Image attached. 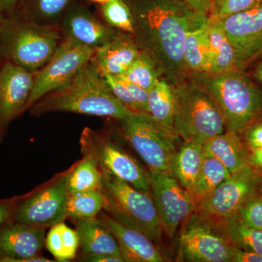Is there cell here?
Here are the masks:
<instances>
[{
    "label": "cell",
    "instance_id": "1",
    "mask_svg": "<svg viewBox=\"0 0 262 262\" xmlns=\"http://www.w3.org/2000/svg\"><path fill=\"white\" fill-rule=\"evenodd\" d=\"M134 20V40L154 62L160 77L173 86L188 74L183 50L187 33L206 23L208 15L183 0H125Z\"/></svg>",
    "mask_w": 262,
    "mask_h": 262
},
{
    "label": "cell",
    "instance_id": "2",
    "mask_svg": "<svg viewBox=\"0 0 262 262\" xmlns=\"http://www.w3.org/2000/svg\"><path fill=\"white\" fill-rule=\"evenodd\" d=\"M32 116L66 113L123 120L132 112L113 94L91 61L64 85L41 98L29 110Z\"/></svg>",
    "mask_w": 262,
    "mask_h": 262
},
{
    "label": "cell",
    "instance_id": "3",
    "mask_svg": "<svg viewBox=\"0 0 262 262\" xmlns=\"http://www.w3.org/2000/svg\"><path fill=\"white\" fill-rule=\"evenodd\" d=\"M211 96L225 122L226 130L243 134L262 118V90L244 70L226 73H194L187 77Z\"/></svg>",
    "mask_w": 262,
    "mask_h": 262
},
{
    "label": "cell",
    "instance_id": "4",
    "mask_svg": "<svg viewBox=\"0 0 262 262\" xmlns=\"http://www.w3.org/2000/svg\"><path fill=\"white\" fill-rule=\"evenodd\" d=\"M63 39L58 24H39L18 14L4 17L0 26L3 60L31 72L46 64Z\"/></svg>",
    "mask_w": 262,
    "mask_h": 262
},
{
    "label": "cell",
    "instance_id": "5",
    "mask_svg": "<svg viewBox=\"0 0 262 262\" xmlns=\"http://www.w3.org/2000/svg\"><path fill=\"white\" fill-rule=\"evenodd\" d=\"M175 130L184 141L204 145L225 132V122L211 96L194 81L185 80L173 86Z\"/></svg>",
    "mask_w": 262,
    "mask_h": 262
},
{
    "label": "cell",
    "instance_id": "6",
    "mask_svg": "<svg viewBox=\"0 0 262 262\" xmlns=\"http://www.w3.org/2000/svg\"><path fill=\"white\" fill-rule=\"evenodd\" d=\"M101 173L103 211L117 222L142 232L155 244L161 242L163 231L151 194L112 174Z\"/></svg>",
    "mask_w": 262,
    "mask_h": 262
},
{
    "label": "cell",
    "instance_id": "7",
    "mask_svg": "<svg viewBox=\"0 0 262 262\" xmlns=\"http://www.w3.org/2000/svg\"><path fill=\"white\" fill-rule=\"evenodd\" d=\"M79 144L82 156L92 158L101 172L112 174L138 190L151 194L146 168L108 133L85 127Z\"/></svg>",
    "mask_w": 262,
    "mask_h": 262
},
{
    "label": "cell",
    "instance_id": "8",
    "mask_svg": "<svg viewBox=\"0 0 262 262\" xmlns=\"http://www.w3.org/2000/svg\"><path fill=\"white\" fill-rule=\"evenodd\" d=\"M122 136L147 168L170 171L180 137L159 125L146 113H133L120 120Z\"/></svg>",
    "mask_w": 262,
    "mask_h": 262
},
{
    "label": "cell",
    "instance_id": "9",
    "mask_svg": "<svg viewBox=\"0 0 262 262\" xmlns=\"http://www.w3.org/2000/svg\"><path fill=\"white\" fill-rule=\"evenodd\" d=\"M70 170L71 167L21 195L13 220L46 229L65 222Z\"/></svg>",
    "mask_w": 262,
    "mask_h": 262
},
{
    "label": "cell",
    "instance_id": "10",
    "mask_svg": "<svg viewBox=\"0 0 262 262\" xmlns=\"http://www.w3.org/2000/svg\"><path fill=\"white\" fill-rule=\"evenodd\" d=\"M179 256L189 262H232L235 246L220 226L193 213L179 237Z\"/></svg>",
    "mask_w": 262,
    "mask_h": 262
},
{
    "label": "cell",
    "instance_id": "11",
    "mask_svg": "<svg viewBox=\"0 0 262 262\" xmlns=\"http://www.w3.org/2000/svg\"><path fill=\"white\" fill-rule=\"evenodd\" d=\"M261 171V169L248 164L244 168L231 174L198 205L196 213L216 224L237 214L243 205L259 192Z\"/></svg>",
    "mask_w": 262,
    "mask_h": 262
},
{
    "label": "cell",
    "instance_id": "12",
    "mask_svg": "<svg viewBox=\"0 0 262 262\" xmlns=\"http://www.w3.org/2000/svg\"><path fill=\"white\" fill-rule=\"evenodd\" d=\"M94 49L63 39L53 56L42 67L34 72L32 92L24 112L41 98L59 89L73 78L91 61Z\"/></svg>",
    "mask_w": 262,
    "mask_h": 262
},
{
    "label": "cell",
    "instance_id": "13",
    "mask_svg": "<svg viewBox=\"0 0 262 262\" xmlns=\"http://www.w3.org/2000/svg\"><path fill=\"white\" fill-rule=\"evenodd\" d=\"M146 170L162 229L168 237L173 238L183 221L196 211L195 200L170 172L149 168Z\"/></svg>",
    "mask_w": 262,
    "mask_h": 262
},
{
    "label": "cell",
    "instance_id": "14",
    "mask_svg": "<svg viewBox=\"0 0 262 262\" xmlns=\"http://www.w3.org/2000/svg\"><path fill=\"white\" fill-rule=\"evenodd\" d=\"M34 72L4 61L0 68V144L3 143L10 125L25 113L32 92Z\"/></svg>",
    "mask_w": 262,
    "mask_h": 262
},
{
    "label": "cell",
    "instance_id": "15",
    "mask_svg": "<svg viewBox=\"0 0 262 262\" xmlns=\"http://www.w3.org/2000/svg\"><path fill=\"white\" fill-rule=\"evenodd\" d=\"M233 46L239 70L262 54V3L222 20Z\"/></svg>",
    "mask_w": 262,
    "mask_h": 262
},
{
    "label": "cell",
    "instance_id": "16",
    "mask_svg": "<svg viewBox=\"0 0 262 262\" xmlns=\"http://www.w3.org/2000/svg\"><path fill=\"white\" fill-rule=\"evenodd\" d=\"M46 229L10 220L0 229V262H52L41 255Z\"/></svg>",
    "mask_w": 262,
    "mask_h": 262
},
{
    "label": "cell",
    "instance_id": "17",
    "mask_svg": "<svg viewBox=\"0 0 262 262\" xmlns=\"http://www.w3.org/2000/svg\"><path fill=\"white\" fill-rule=\"evenodd\" d=\"M63 39L96 49L116 35V29L102 23L89 8L73 3L58 24Z\"/></svg>",
    "mask_w": 262,
    "mask_h": 262
},
{
    "label": "cell",
    "instance_id": "18",
    "mask_svg": "<svg viewBox=\"0 0 262 262\" xmlns=\"http://www.w3.org/2000/svg\"><path fill=\"white\" fill-rule=\"evenodd\" d=\"M96 219L115 236L124 261H165L156 244L142 232L117 222L104 211Z\"/></svg>",
    "mask_w": 262,
    "mask_h": 262
},
{
    "label": "cell",
    "instance_id": "19",
    "mask_svg": "<svg viewBox=\"0 0 262 262\" xmlns=\"http://www.w3.org/2000/svg\"><path fill=\"white\" fill-rule=\"evenodd\" d=\"M140 51L132 35L117 32L94 50L91 63L103 77L123 75Z\"/></svg>",
    "mask_w": 262,
    "mask_h": 262
},
{
    "label": "cell",
    "instance_id": "20",
    "mask_svg": "<svg viewBox=\"0 0 262 262\" xmlns=\"http://www.w3.org/2000/svg\"><path fill=\"white\" fill-rule=\"evenodd\" d=\"M204 154L220 160L231 174L244 168L248 163V152L246 146L241 141L239 135L227 130L211 138L203 145Z\"/></svg>",
    "mask_w": 262,
    "mask_h": 262
},
{
    "label": "cell",
    "instance_id": "21",
    "mask_svg": "<svg viewBox=\"0 0 262 262\" xmlns=\"http://www.w3.org/2000/svg\"><path fill=\"white\" fill-rule=\"evenodd\" d=\"M80 241V253L111 254L121 256L120 248L113 234L97 219L74 221Z\"/></svg>",
    "mask_w": 262,
    "mask_h": 262
},
{
    "label": "cell",
    "instance_id": "22",
    "mask_svg": "<svg viewBox=\"0 0 262 262\" xmlns=\"http://www.w3.org/2000/svg\"><path fill=\"white\" fill-rule=\"evenodd\" d=\"M209 37L211 68L209 73H226L239 70L233 46L222 27V20L208 15L207 20Z\"/></svg>",
    "mask_w": 262,
    "mask_h": 262
},
{
    "label": "cell",
    "instance_id": "23",
    "mask_svg": "<svg viewBox=\"0 0 262 262\" xmlns=\"http://www.w3.org/2000/svg\"><path fill=\"white\" fill-rule=\"evenodd\" d=\"M203 158V145L184 141L173 155L169 172L183 187L191 192L201 170Z\"/></svg>",
    "mask_w": 262,
    "mask_h": 262
},
{
    "label": "cell",
    "instance_id": "24",
    "mask_svg": "<svg viewBox=\"0 0 262 262\" xmlns=\"http://www.w3.org/2000/svg\"><path fill=\"white\" fill-rule=\"evenodd\" d=\"M174 113L173 86L166 79L160 77L148 91L147 115L161 126L177 133L173 125Z\"/></svg>",
    "mask_w": 262,
    "mask_h": 262
},
{
    "label": "cell",
    "instance_id": "25",
    "mask_svg": "<svg viewBox=\"0 0 262 262\" xmlns=\"http://www.w3.org/2000/svg\"><path fill=\"white\" fill-rule=\"evenodd\" d=\"M183 57L188 73H209L211 55L207 21L187 33Z\"/></svg>",
    "mask_w": 262,
    "mask_h": 262
},
{
    "label": "cell",
    "instance_id": "26",
    "mask_svg": "<svg viewBox=\"0 0 262 262\" xmlns=\"http://www.w3.org/2000/svg\"><path fill=\"white\" fill-rule=\"evenodd\" d=\"M73 0H20L15 14L43 24H58Z\"/></svg>",
    "mask_w": 262,
    "mask_h": 262
},
{
    "label": "cell",
    "instance_id": "27",
    "mask_svg": "<svg viewBox=\"0 0 262 262\" xmlns=\"http://www.w3.org/2000/svg\"><path fill=\"white\" fill-rule=\"evenodd\" d=\"M46 248L58 262L75 259L80 249L78 234L64 222L51 227L46 234Z\"/></svg>",
    "mask_w": 262,
    "mask_h": 262
},
{
    "label": "cell",
    "instance_id": "28",
    "mask_svg": "<svg viewBox=\"0 0 262 262\" xmlns=\"http://www.w3.org/2000/svg\"><path fill=\"white\" fill-rule=\"evenodd\" d=\"M230 176V172L220 160L204 154L201 170L190 192L196 206Z\"/></svg>",
    "mask_w": 262,
    "mask_h": 262
},
{
    "label": "cell",
    "instance_id": "29",
    "mask_svg": "<svg viewBox=\"0 0 262 262\" xmlns=\"http://www.w3.org/2000/svg\"><path fill=\"white\" fill-rule=\"evenodd\" d=\"M218 225L236 248L262 255V229L248 227L239 220L237 215Z\"/></svg>",
    "mask_w": 262,
    "mask_h": 262
},
{
    "label": "cell",
    "instance_id": "30",
    "mask_svg": "<svg viewBox=\"0 0 262 262\" xmlns=\"http://www.w3.org/2000/svg\"><path fill=\"white\" fill-rule=\"evenodd\" d=\"M101 182L102 173L98 164L92 158L82 156L71 166L67 183L69 194L99 190Z\"/></svg>",
    "mask_w": 262,
    "mask_h": 262
},
{
    "label": "cell",
    "instance_id": "31",
    "mask_svg": "<svg viewBox=\"0 0 262 262\" xmlns=\"http://www.w3.org/2000/svg\"><path fill=\"white\" fill-rule=\"evenodd\" d=\"M104 201L99 190L69 194L67 215L73 221L94 220L103 210Z\"/></svg>",
    "mask_w": 262,
    "mask_h": 262
},
{
    "label": "cell",
    "instance_id": "32",
    "mask_svg": "<svg viewBox=\"0 0 262 262\" xmlns=\"http://www.w3.org/2000/svg\"><path fill=\"white\" fill-rule=\"evenodd\" d=\"M100 10L103 20L108 26L133 36L134 16L125 0H110L100 5Z\"/></svg>",
    "mask_w": 262,
    "mask_h": 262
},
{
    "label": "cell",
    "instance_id": "33",
    "mask_svg": "<svg viewBox=\"0 0 262 262\" xmlns=\"http://www.w3.org/2000/svg\"><path fill=\"white\" fill-rule=\"evenodd\" d=\"M123 76L147 91L161 77L151 58L141 51Z\"/></svg>",
    "mask_w": 262,
    "mask_h": 262
},
{
    "label": "cell",
    "instance_id": "34",
    "mask_svg": "<svg viewBox=\"0 0 262 262\" xmlns=\"http://www.w3.org/2000/svg\"><path fill=\"white\" fill-rule=\"evenodd\" d=\"M115 97L132 113H141V108L131 92L123 75H106L103 77Z\"/></svg>",
    "mask_w": 262,
    "mask_h": 262
},
{
    "label": "cell",
    "instance_id": "35",
    "mask_svg": "<svg viewBox=\"0 0 262 262\" xmlns=\"http://www.w3.org/2000/svg\"><path fill=\"white\" fill-rule=\"evenodd\" d=\"M258 4V0H213L208 15L222 20Z\"/></svg>",
    "mask_w": 262,
    "mask_h": 262
},
{
    "label": "cell",
    "instance_id": "36",
    "mask_svg": "<svg viewBox=\"0 0 262 262\" xmlns=\"http://www.w3.org/2000/svg\"><path fill=\"white\" fill-rule=\"evenodd\" d=\"M235 215L248 227L262 229V194L258 192L250 198Z\"/></svg>",
    "mask_w": 262,
    "mask_h": 262
},
{
    "label": "cell",
    "instance_id": "37",
    "mask_svg": "<svg viewBox=\"0 0 262 262\" xmlns=\"http://www.w3.org/2000/svg\"><path fill=\"white\" fill-rule=\"evenodd\" d=\"M243 134L249 151L262 147V118L253 122Z\"/></svg>",
    "mask_w": 262,
    "mask_h": 262
},
{
    "label": "cell",
    "instance_id": "38",
    "mask_svg": "<svg viewBox=\"0 0 262 262\" xmlns=\"http://www.w3.org/2000/svg\"><path fill=\"white\" fill-rule=\"evenodd\" d=\"M21 195L0 200V229L8 221L12 220Z\"/></svg>",
    "mask_w": 262,
    "mask_h": 262
},
{
    "label": "cell",
    "instance_id": "39",
    "mask_svg": "<svg viewBox=\"0 0 262 262\" xmlns=\"http://www.w3.org/2000/svg\"><path fill=\"white\" fill-rule=\"evenodd\" d=\"M77 261L85 262H125L121 256L111 254H84L80 253L77 256Z\"/></svg>",
    "mask_w": 262,
    "mask_h": 262
},
{
    "label": "cell",
    "instance_id": "40",
    "mask_svg": "<svg viewBox=\"0 0 262 262\" xmlns=\"http://www.w3.org/2000/svg\"><path fill=\"white\" fill-rule=\"evenodd\" d=\"M232 262H262V255L235 248Z\"/></svg>",
    "mask_w": 262,
    "mask_h": 262
},
{
    "label": "cell",
    "instance_id": "41",
    "mask_svg": "<svg viewBox=\"0 0 262 262\" xmlns=\"http://www.w3.org/2000/svg\"><path fill=\"white\" fill-rule=\"evenodd\" d=\"M20 0H0V14L5 17L13 16L18 10Z\"/></svg>",
    "mask_w": 262,
    "mask_h": 262
},
{
    "label": "cell",
    "instance_id": "42",
    "mask_svg": "<svg viewBox=\"0 0 262 262\" xmlns=\"http://www.w3.org/2000/svg\"><path fill=\"white\" fill-rule=\"evenodd\" d=\"M192 9L209 14L213 0H183Z\"/></svg>",
    "mask_w": 262,
    "mask_h": 262
},
{
    "label": "cell",
    "instance_id": "43",
    "mask_svg": "<svg viewBox=\"0 0 262 262\" xmlns=\"http://www.w3.org/2000/svg\"><path fill=\"white\" fill-rule=\"evenodd\" d=\"M248 163L255 168L262 170V147L249 151Z\"/></svg>",
    "mask_w": 262,
    "mask_h": 262
},
{
    "label": "cell",
    "instance_id": "44",
    "mask_svg": "<svg viewBox=\"0 0 262 262\" xmlns=\"http://www.w3.org/2000/svg\"><path fill=\"white\" fill-rule=\"evenodd\" d=\"M255 78L262 84V61L258 63L253 72Z\"/></svg>",
    "mask_w": 262,
    "mask_h": 262
},
{
    "label": "cell",
    "instance_id": "45",
    "mask_svg": "<svg viewBox=\"0 0 262 262\" xmlns=\"http://www.w3.org/2000/svg\"><path fill=\"white\" fill-rule=\"evenodd\" d=\"M4 17L5 16H3V15L0 14V26H1L2 21H3V18H4ZM3 63H4V60H3V56H2L1 50H0V68H1Z\"/></svg>",
    "mask_w": 262,
    "mask_h": 262
},
{
    "label": "cell",
    "instance_id": "46",
    "mask_svg": "<svg viewBox=\"0 0 262 262\" xmlns=\"http://www.w3.org/2000/svg\"><path fill=\"white\" fill-rule=\"evenodd\" d=\"M90 1L92 2V3H96V4L102 5L103 3L110 1V0H90Z\"/></svg>",
    "mask_w": 262,
    "mask_h": 262
},
{
    "label": "cell",
    "instance_id": "47",
    "mask_svg": "<svg viewBox=\"0 0 262 262\" xmlns=\"http://www.w3.org/2000/svg\"><path fill=\"white\" fill-rule=\"evenodd\" d=\"M259 192H260V193H261V194H262V182H261V185H260Z\"/></svg>",
    "mask_w": 262,
    "mask_h": 262
},
{
    "label": "cell",
    "instance_id": "48",
    "mask_svg": "<svg viewBox=\"0 0 262 262\" xmlns=\"http://www.w3.org/2000/svg\"><path fill=\"white\" fill-rule=\"evenodd\" d=\"M258 2H259V3H262V0H258Z\"/></svg>",
    "mask_w": 262,
    "mask_h": 262
}]
</instances>
